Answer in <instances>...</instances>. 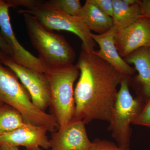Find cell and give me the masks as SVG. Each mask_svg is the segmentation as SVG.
<instances>
[{"mask_svg":"<svg viewBox=\"0 0 150 150\" xmlns=\"http://www.w3.org/2000/svg\"><path fill=\"white\" fill-rule=\"evenodd\" d=\"M76 66L80 74L74 90L73 119L82 121L86 124L96 120L109 123L118 93L117 87L128 77L93 51L82 48Z\"/></svg>","mask_w":150,"mask_h":150,"instance_id":"1","label":"cell"},{"mask_svg":"<svg viewBox=\"0 0 150 150\" xmlns=\"http://www.w3.org/2000/svg\"><path fill=\"white\" fill-rule=\"evenodd\" d=\"M0 101L21 114L25 123L46 127L53 133L59 126L54 115L38 109L15 73L0 61Z\"/></svg>","mask_w":150,"mask_h":150,"instance_id":"2","label":"cell"},{"mask_svg":"<svg viewBox=\"0 0 150 150\" xmlns=\"http://www.w3.org/2000/svg\"><path fill=\"white\" fill-rule=\"evenodd\" d=\"M22 14L30 42L47 69L73 64L76 53L65 37L46 29L32 15Z\"/></svg>","mask_w":150,"mask_h":150,"instance_id":"3","label":"cell"},{"mask_svg":"<svg viewBox=\"0 0 150 150\" xmlns=\"http://www.w3.org/2000/svg\"><path fill=\"white\" fill-rule=\"evenodd\" d=\"M44 74L51 90V114L54 115L60 127L74 119V85L79 71L76 65L72 64L48 68Z\"/></svg>","mask_w":150,"mask_h":150,"instance_id":"4","label":"cell"},{"mask_svg":"<svg viewBox=\"0 0 150 150\" xmlns=\"http://www.w3.org/2000/svg\"><path fill=\"white\" fill-rule=\"evenodd\" d=\"M20 13L33 16L43 27L53 31L66 30L74 33L82 41V48L92 52L96 43L92 33L80 16H73L64 13L46 1L33 0L30 7L18 11Z\"/></svg>","mask_w":150,"mask_h":150,"instance_id":"5","label":"cell"},{"mask_svg":"<svg viewBox=\"0 0 150 150\" xmlns=\"http://www.w3.org/2000/svg\"><path fill=\"white\" fill-rule=\"evenodd\" d=\"M130 79L125 78L121 81L108 127L117 145L123 148H130L132 134L130 126L145 104L139 98H134L131 95L129 89Z\"/></svg>","mask_w":150,"mask_h":150,"instance_id":"6","label":"cell"},{"mask_svg":"<svg viewBox=\"0 0 150 150\" xmlns=\"http://www.w3.org/2000/svg\"><path fill=\"white\" fill-rule=\"evenodd\" d=\"M1 62L15 73L27 90L35 107L45 112L46 108L50 106L51 96L50 85L44 73L19 65L9 57Z\"/></svg>","mask_w":150,"mask_h":150,"instance_id":"7","label":"cell"},{"mask_svg":"<svg viewBox=\"0 0 150 150\" xmlns=\"http://www.w3.org/2000/svg\"><path fill=\"white\" fill-rule=\"evenodd\" d=\"M11 6L6 1L0 0V28L2 36L11 51V59L22 67L44 73L47 67L20 43L15 35L10 21L9 9Z\"/></svg>","mask_w":150,"mask_h":150,"instance_id":"8","label":"cell"},{"mask_svg":"<svg viewBox=\"0 0 150 150\" xmlns=\"http://www.w3.org/2000/svg\"><path fill=\"white\" fill-rule=\"evenodd\" d=\"M114 40L122 58L139 48L150 47V18L142 16L128 27L116 31Z\"/></svg>","mask_w":150,"mask_h":150,"instance_id":"9","label":"cell"},{"mask_svg":"<svg viewBox=\"0 0 150 150\" xmlns=\"http://www.w3.org/2000/svg\"><path fill=\"white\" fill-rule=\"evenodd\" d=\"M81 120L73 119L51 133V150H89L91 146L85 127Z\"/></svg>","mask_w":150,"mask_h":150,"instance_id":"10","label":"cell"},{"mask_svg":"<svg viewBox=\"0 0 150 150\" xmlns=\"http://www.w3.org/2000/svg\"><path fill=\"white\" fill-rule=\"evenodd\" d=\"M48 129L43 126L25 123L9 134L0 136V144L23 146L27 150H43L51 148L47 136Z\"/></svg>","mask_w":150,"mask_h":150,"instance_id":"11","label":"cell"},{"mask_svg":"<svg viewBox=\"0 0 150 150\" xmlns=\"http://www.w3.org/2000/svg\"><path fill=\"white\" fill-rule=\"evenodd\" d=\"M126 63L133 64L138 74L130 80L137 97L146 103L150 99V47H142L124 58Z\"/></svg>","mask_w":150,"mask_h":150,"instance_id":"12","label":"cell"},{"mask_svg":"<svg viewBox=\"0 0 150 150\" xmlns=\"http://www.w3.org/2000/svg\"><path fill=\"white\" fill-rule=\"evenodd\" d=\"M116 31L117 30L112 26L111 29L103 34L92 33L93 39L100 47L99 50H94L93 52L109 63L119 72L131 78L137 71L119 55L114 40V35Z\"/></svg>","mask_w":150,"mask_h":150,"instance_id":"13","label":"cell"},{"mask_svg":"<svg viewBox=\"0 0 150 150\" xmlns=\"http://www.w3.org/2000/svg\"><path fill=\"white\" fill-rule=\"evenodd\" d=\"M80 17L91 31L98 34H103L113 26L112 18L101 11L90 0H87L82 6Z\"/></svg>","mask_w":150,"mask_h":150,"instance_id":"14","label":"cell"},{"mask_svg":"<svg viewBox=\"0 0 150 150\" xmlns=\"http://www.w3.org/2000/svg\"><path fill=\"white\" fill-rule=\"evenodd\" d=\"M139 1L129 5L123 0H112L113 27L117 31L128 27L142 16Z\"/></svg>","mask_w":150,"mask_h":150,"instance_id":"15","label":"cell"},{"mask_svg":"<svg viewBox=\"0 0 150 150\" xmlns=\"http://www.w3.org/2000/svg\"><path fill=\"white\" fill-rule=\"evenodd\" d=\"M25 123L21 114L13 107L5 104L0 107V136L15 131Z\"/></svg>","mask_w":150,"mask_h":150,"instance_id":"16","label":"cell"},{"mask_svg":"<svg viewBox=\"0 0 150 150\" xmlns=\"http://www.w3.org/2000/svg\"><path fill=\"white\" fill-rule=\"evenodd\" d=\"M47 2L63 12L73 16H80L82 6L79 0H50Z\"/></svg>","mask_w":150,"mask_h":150,"instance_id":"17","label":"cell"},{"mask_svg":"<svg viewBox=\"0 0 150 150\" xmlns=\"http://www.w3.org/2000/svg\"><path fill=\"white\" fill-rule=\"evenodd\" d=\"M89 150H131L130 148L119 146L113 142L105 140L96 139L92 142Z\"/></svg>","mask_w":150,"mask_h":150,"instance_id":"18","label":"cell"},{"mask_svg":"<svg viewBox=\"0 0 150 150\" xmlns=\"http://www.w3.org/2000/svg\"><path fill=\"white\" fill-rule=\"evenodd\" d=\"M132 124L150 127V99L145 103L139 115Z\"/></svg>","mask_w":150,"mask_h":150,"instance_id":"19","label":"cell"},{"mask_svg":"<svg viewBox=\"0 0 150 150\" xmlns=\"http://www.w3.org/2000/svg\"><path fill=\"white\" fill-rule=\"evenodd\" d=\"M90 1L101 11L112 18L113 13L112 0H90Z\"/></svg>","mask_w":150,"mask_h":150,"instance_id":"20","label":"cell"},{"mask_svg":"<svg viewBox=\"0 0 150 150\" xmlns=\"http://www.w3.org/2000/svg\"><path fill=\"white\" fill-rule=\"evenodd\" d=\"M139 5L142 16L150 18V0L140 1Z\"/></svg>","mask_w":150,"mask_h":150,"instance_id":"21","label":"cell"},{"mask_svg":"<svg viewBox=\"0 0 150 150\" xmlns=\"http://www.w3.org/2000/svg\"><path fill=\"white\" fill-rule=\"evenodd\" d=\"M0 48L10 58L11 51L7 43L4 39L0 32Z\"/></svg>","mask_w":150,"mask_h":150,"instance_id":"22","label":"cell"},{"mask_svg":"<svg viewBox=\"0 0 150 150\" xmlns=\"http://www.w3.org/2000/svg\"><path fill=\"white\" fill-rule=\"evenodd\" d=\"M0 150H19L18 147L12 146L8 145L0 144Z\"/></svg>","mask_w":150,"mask_h":150,"instance_id":"23","label":"cell"},{"mask_svg":"<svg viewBox=\"0 0 150 150\" xmlns=\"http://www.w3.org/2000/svg\"><path fill=\"white\" fill-rule=\"evenodd\" d=\"M8 57L9 56L0 48V61L5 59Z\"/></svg>","mask_w":150,"mask_h":150,"instance_id":"24","label":"cell"},{"mask_svg":"<svg viewBox=\"0 0 150 150\" xmlns=\"http://www.w3.org/2000/svg\"><path fill=\"white\" fill-rule=\"evenodd\" d=\"M4 103H3L1 102L0 101V107H1V106H3V105H4Z\"/></svg>","mask_w":150,"mask_h":150,"instance_id":"25","label":"cell"}]
</instances>
